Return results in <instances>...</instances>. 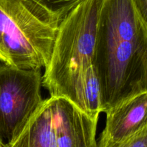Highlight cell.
I'll return each mask as SVG.
<instances>
[{
    "label": "cell",
    "mask_w": 147,
    "mask_h": 147,
    "mask_svg": "<svg viewBox=\"0 0 147 147\" xmlns=\"http://www.w3.org/2000/svg\"><path fill=\"white\" fill-rule=\"evenodd\" d=\"M0 147H7V146H6V145L2 142V141H0Z\"/></svg>",
    "instance_id": "11"
},
{
    "label": "cell",
    "mask_w": 147,
    "mask_h": 147,
    "mask_svg": "<svg viewBox=\"0 0 147 147\" xmlns=\"http://www.w3.org/2000/svg\"><path fill=\"white\" fill-rule=\"evenodd\" d=\"M119 147H147V126L128 138Z\"/></svg>",
    "instance_id": "9"
},
{
    "label": "cell",
    "mask_w": 147,
    "mask_h": 147,
    "mask_svg": "<svg viewBox=\"0 0 147 147\" xmlns=\"http://www.w3.org/2000/svg\"><path fill=\"white\" fill-rule=\"evenodd\" d=\"M57 16L62 21L83 0H33Z\"/></svg>",
    "instance_id": "8"
},
{
    "label": "cell",
    "mask_w": 147,
    "mask_h": 147,
    "mask_svg": "<svg viewBox=\"0 0 147 147\" xmlns=\"http://www.w3.org/2000/svg\"><path fill=\"white\" fill-rule=\"evenodd\" d=\"M75 105L93 119H98L101 112L100 86L93 65L87 69L83 75Z\"/></svg>",
    "instance_id": "7"
},
{
    "label": "cell",
    "mask_w": 147,
    "mask_h": 147,
    "mask_svg": "<svg viewBox=\"0 0 147 147\" xmlns=\"http://www.w3.org/2000/svg\"><path fill=\"white\" fill-rule=\"evenodd\" d=\"M93 65L101 112L147 92V27L132 0H103Z\"/></svg>",
    "instance_id": "1"
},
{
    "label": "cell",
    "mask_w": 147,
    "mask_h": 147,
    "mask_svg": "<svg viewBox=\"0 0 147 147\" xmlns=\"http://www.w3.org/2000/svg\"><path fill=\"white\" fill-rule=\"evenodd\" d=\"M61 20L33 0H0V61L25 69L45 68Z\"/></svg>",
    "instance_id": "3"
},
{
    "label": "cell",
    "mask_w": 147,
    "mask_h": 147,
    "mask_svg": "<svg viewBox=\"0 0 147 147\" xmlns=\"http://www.w3.org/2000/svg\"><path fill=\"white\" fill-rule=\"evenodd\" d=\"M42 75L0 63V141L8 144L20 133L41 106Z\"/></svg>",
    "instance_id": "5"
},
{
    "label": "cell",
    "mask_w": 147,
    "mask_h": 147,
    "mask_svg": "<svg viewBox=\"0 0 147 147\" xmlns=\"http://www.w3.org/2000/svg\"><path fill=\"white\" fill-rule=\"evenodd\" d=\"M106 125L97 147H119L147 126V92L106 112Z\"/></svg>",
    "instance_id": "6"
},
{
    "label": "cell",
    "mask_w": 147,
    "mask_h": 147,
    "mask_svg": "<svg viewBox=\"0 0 147 147\" xmlns=\"http://www.w3.org/2000/svg\"><path fill=\"white\" fill-rule=\"evenodd\" d=\"M139 17L147 27V0H132Z\"/></svg>",
    "instance_id": "10"
},
{
    "label": "cell",
    "mask_w": 147,
    "mask_h": 147,
    "mask_svg": "<svg viewBox=\"0 0 147 147\" xmlns=\"http://www.w3.org/2000/svg\"><path fill=\"white\" fill-rule=\"evenodd\" d=\"M98 119L62 97L44 99L20 133L7 147H97Z\"/></svg>",
    "instance_id": "4"
},
{
    "label": "cell",
    "mask_w": 147,
    "mask_h": 147,
    "mask_svg": "<svg viewBox=\"0 0 147 147\" xmlns=\"http://www.w3.org/2000/svg\"><path fill=\"white\" fill-rule=\"evenodd\" d=\"M103 0H83L59 24L42 86L51 97L75 103L83 75L93 65Z\"/></svg>",
    "instance_id": "2"
}]
</instances>
